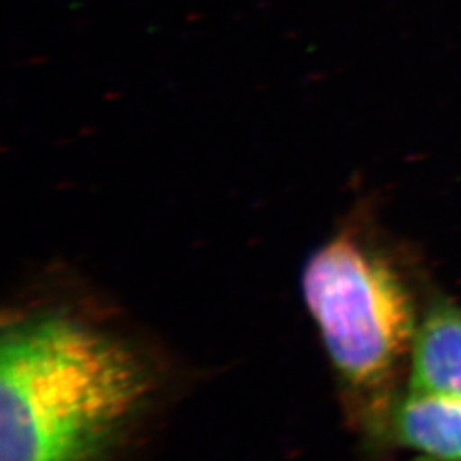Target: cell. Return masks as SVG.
Listing matches in <instances>:
<instances>
[{
    "mask_svg": "<svg viewBox=\"0 0 461 461\" xmlns=\"http://www.w3.org/2000/svg\"><path fill=\"white\" fill-rule=\"evenodd\" d=\"M301 287L357 422L390 439L398 379L419 325L407 280L354 221L308 258Z\"/></svg>",
    "mask_w": 461,
    "mask_h": 461,
    "instance_id": "obj_2",
    "label": "cell"
},
{
    "mask_svg": "<svg viewBox=\"0 0 461 461\" xmlns=\"http://www.w3.org/2000/svg\"><path fill=\"white\" fill-rule=\"evenodd\" d=\"M407 390L461 396V306L447 297L434 294L419 318Z\"/></svg>",
    "mask_w": 461,
    "mask_h": 461,
    "instance_id": "obj_3",
    "label": "cell"
},
{
    "mask_svg": "<svg viewBox=\"0 0 461 461\" xmlns=\"http://www.w3.org/2000/svg\"><path fill=\"white\" fill-rule=\"evenodd\" d=\"M390 439L420 461H461V396L407 390L392 413Z\"/></svg>",
    "mask_w": 461,
    "mask_h": 461,
    "instance_id": "obj_4",
    "label": "cell"
},
{
    "mask_svg": "<svg viewBox=\"0 0 461 461\" xmlns=\"http://www.w3.org/2000/svg\"><path fill=\"white\" fill-rule=\"evenodd\" d=\"M150 393L113 333L62 312L17 318L0 346V461H104Z\"/></svg>",
    "mask_w": 461,
    "mask_h": 461,
    "instance_id": "obj_1",
    "label": "cell"
}]
</instances>
